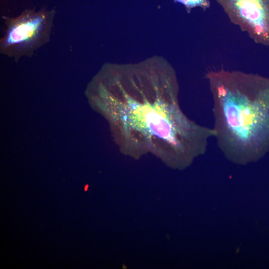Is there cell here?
<instances>
[{"label": "cell", "mask_w": 269, "mask_h": 269, "mask_svg": "<svg viewBox=\"0 0 269 269\" xmlns=\"http://www.w3.org/2000/svg\"><path fill=\"white\" fill-rule=\"evenodd\" d=\"M206 78L219 147L234 162L251 160L269 135V79L223 69Z\"/></svg>", "instance_id": "6da1fadb"}, {"label": "cell", "mask_w": 269, "mask_h": 269, "mask_svg": "<svg viewBox=\"0 0 269 269\" xmlns=\"http://www.w3.org/2000/svg\"><path fill=\"white\" fill-rule=\"evenodd\" d=\"M122 101L115 100L118 113H112L114 121L122 123L124 131L138 132L146 142H162L174 154L191 157L202 153L211 136L209 128L189 120L179 109L178 92L162 97L159 91L150 100L142 91L137 100L119 85Z\"/></svg>", "instance_id": "7a4b0ae2"}, {"label": "cell", "mask_w": 269, "mask_h": 269, "mask_svg": "<svg viewBox=\"0 0 269 269\" xmlns=\"http://www.w3.org/2000/svg\"><path fill=\"white\" fill-rule=\"evenodd\" d=\"M55 15L54 9H26L16 17L3 16L0 53L16 62L23 57H31L49 41Z\"/></svg>", "instance_id": "3957f363"}, {"label": "cell", "mask_w": 269, "mask_h": 269, "mask_svg": "<svg viewBox=\"0 0 269 269\" xmlns=\"http://www.w3.org/2000/svg\"><path fill=\"white\" fill-rule=\"evenodd\" d=\"M230 21L255 42L269 47V0H216Z\"/></svg>", "instance_id": "277c9868"}, {"label": "cell", "mask_w": 269, "mask_h": 269, "mask_svg": "<svg viewBox=\"0 0 269 269\" xmlns=\"http://www.w3.org/2000/svg\"><path fill=\"white\" fill-rule=\"evenodd\" d=\"M174 1L184 5L188 12H190L192 8L196 7H200L206 10L210 6L209 0H174Z\"/></svg>", "instance_id": "5b68a950"}, {"label": "cell", "mask_w": 269, "mask_h": 269, "mask_svg": "<svg viewBox=\"0 0 269 269\" xmlns=\"http://www.w3.org/2000/svg\"><path fill=\"white\" fill-rule=\"evenodd\" d=\"M172 70H171V71H172Z\"/></svg>", "instance_id": "8992f818"}]
</instances>
